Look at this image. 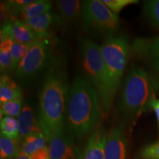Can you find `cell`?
Instances as JSON below:
<instances>
[{"label": "cell", "instance_id": "6da1fadb", "mask_svg": "<svg viewBox=\"0 0 159 159\" xmlns=\"http://www.w3.org/2000/svg\"><path fill=\"white\" fill-rule=\"evenodd\" d=\"M66 75L56 61L51 65L39 97V122L47 139L63 134L69 97Z\"/></svg>", "mask_w": 159, "mask_h": 159}, {"label": "cell", "instance_id": "7a4b0ae2", "mask_svg": "<svg viewBox=\"0 0 159 159\" xmlns=\"http://www.w3.org/2000/svg\"><path fill=\"white\" fill-rule=\"evenodd\" d=\"M98 92L88 80L77 77L69 90L66 120L69 130L81 138L94 130L102 114Z\"/></svg>", "mask_w": 159, "mask_h": 159}, {"label": "cell", "instance_id": "3957f363", "mask_svg": "<svg viewBox=\"0 0 159 159\" xmlns=\"http://www.w3.org/2000/svg\"><path fill=\"white\" fill-rule=\"evenodd\" d=\"M154 85L148 73L141 67L131 69L123 83L119 110L125 118L140 116L150 108L155 98Z\"/></svg>", "mask_w": 159, "mask_h": 159}, {"label": "cell", "instance_id": "277c9868", "mask_svg": "<svg viewBox=\"0 0 159 159\" xmlns=\"http://www.w3.org/2000/svg\"><path fill=\"white\" fill-rule=\"evenodd\" d=\"M81 55L83 69L88 76L89 81L98 92L104 111L108 112L113 101L109 92L101 47L91 40L83 39L81 42Z\"/></svg>", "mask_w": 159, "mask_h": 159}, {"label": "cell", "instance_id": "5b68a950", "mask_svg": "<svg viewBox=\"0 0 159 159\" xmlns=\"http://www.w3.org/2000/svg\"><path fill=\"white\" fill-rule=\"evenodd\" d=\"M100 47L106 69L109 92L114 101L128 63L130 47L127 39L121 35L108 37Z\"/></svg>", "mask_w": 159, "mask_h": 159}, {"label": "cell", "instance_id": "8992f818", "mask_svg": "<svg viewBox=\"0 0 159 159\" xmlns=\"http://www.w3.org/2000/svg\"><path fill=\"white\" fill-rule=\"evenodd\" d=\"M82 19L85 30L111 37L119 27L118 16L105 5L102 0L83 2Z\"/></svg>", "mask_w": 159, "mask_h": 159}, {"label": "cell", "instance_id": "52a82bcc", "mask_svg": "<svg viewBox=\"0 0 159 159\" xmlns=\"http://www.w3.org/2000/svg\"><path fill=\"white\" fill-rule=\"evenodd\" d=\"M50 59L49 43L44 39H39L32 43L27 54L16 69L20 79H30L39 74L48 64Z\"/></svg>", "mask_w": 159, "mask_h": 159}, {"label": "cell", "instance_id": "ba28073f", "mask_svg": "<svg viewBox=\"0 0 159 159\" xmlns=\"http://www.w3.org/2000/svg\"><path fill=\"white\" fill-rule=\"evenodd\" d=\"M105 159H128V140L122 125L112 128L107 135Z\"/></svg>", "mask_w": 159, "mask_h": 159}, {"label": "cell", "instance_id": "9c48e42d", "mask_svg": "<svg viewBox=\"0 0 159 159\" xmlns=\"http://www.w3.org/2000/svg\"><path fill=\"white\" fill-rule=\"evenodd\" d=\"M47 141L51 159H78L79 151L71 136L63 133L51 137Z\"/></svg>", "mask_w": 159, "mask_h": 159}, {"label": "cell", "instance_id": "30bf717a", "mask_svg": "<svg viewBox=\"0 0 159 159\" xmlns=\"http://www.w3.org/2000/svg\"><path fill=\"white\" fill-rule=\"evenodd\" d=\"M5 5L10 16H11V19H16L24 22L39 15L50 12L52 7L50 2L46 0H35L33 2L21 7H11L7 2Z\"/></svg>", "mask_w": 159, "mask_h": 159}, {"label": "cell", "instance_id": "8fae6325", "mask_svg": "<svg viewBox=\"0 0 159 159\" xmlns=\"http://www.w3.org/2000/svg\"><path fill=\"white\" fill-rule=\"evenodd\" d=\"M1 32L9 35L16 42L31 44L39 40L33 30L24 21L10 19L2 25Z\"/></svg>", "mask_w": 159, "mask_h": 159}, {"label": "cell", "instance_id": "7c38bea8", "mask_svg": "<svg viewBox=\"0 0 159 159\" xmlns=\"http://www.w3.org/2000/svg\"><path fill=\"white\" fill-rule=\"evenodd\" d=\"M107 135L102 127L94 130L78 159H105Z\"/></svg>", "mask_w": 159, "mask_h": 159}, {"label": "cell", "instance_id": "4fadbf2b", "mask_svg": "<svg viewBox=\"0 0 159 159\" xmlns=\"http://www.w3.org/2000/svg\"><path fill=\"white\" fill-rule=\"evenodd\" d=\"M134 49L139 55L148 60L152 68L159 71V36L151 39H137Z\"/></svg>", "mask_w": 159, "mask_h": 159}, {"label": "cell", "instance_id": "5bb4252c", "mask_svg": "<svg viewBox=\"0 0 159 159\" xmlns=\"http://www.w3.org/2000/svg\"><path fill=\"white\" fill-rule=\"evenodd\" d=\"M17 120L19 126V141H22L32 134L42 132L39 120L35 116L33 109L29 105H24L22 110L17 117Z\"/></svg>", "mask_w": 159, "mask_h": 159}, {"label": "cell", "instance_id": "9a60e30c", "mask_svg": "<svg viewBox=\"0 0 159 159\" xmlns=\"http://www.w3.org/2000/svg\"><path fill=\"white\" fill-rule=\"evenodd\" d=\"M59 19L60 18L57 14L48 12L30 19L26 21V24L33 30L38 39H43L49 35V30L53 23Z\"/></svg>", "mask_w": 159, "mask_h": 159}, {"label": "cell", "instance_id": "2e32d148", "mask_svg": "<svg viewBox=\"0 0 159 159\" xmlns=\"http://www.w3.org/2000/svg\"><path fill=\"white\" fill-rule=\"evenodd\" d=\"M60 15L66 21H74L82 16L83 2L78 0H60L56 2Z\"/></svg>", "mask_w": 159, "mask_h": 159}, {"label": "cell", "instance_id": "e0dca14e", "mask_svg": "<svg viewBox=\"0 0 159 159\" xmlns=\"http://www.w3.org/2000/svg\"><path fill=\"white\" fill-rule=\"evenodd\" d=\"M22 91L7 75H2L0 80V101L2 102L21 99Z\"/></svg>", "mask_w": 159, "mask_h": 159}, {"label": "cell", "instance_id": "ac0fdd59", "mask_svg": "<svg viewBox=\"0 0 159 159\" xmlns=\"http://www.w3.org/2000/svg\"><path fill=\"white\" fill-rule=\"evenodd\" d=\"M13 40L7 33L1 32L0 39V69L2 75L11 71V50Z\"/></svg>", "mask_w": 159, "mask_h": 159}, {"label": "cell", "instance_id": "d6986e66", "mask_svg": "<svg viewBox=\"0 0 159 159\" xmlns=\"http://www.w3.org/2000/svg\"><path fill=\"white\" fill-rule=\"evenodd\" d=\"M47 142V138L43 132L34 133L21 141V150L26 154L31 156L35 151L45 148Z\"/></svg>", "mask_w": 159, "mask_h": 159}, {"label": "cell", "instance_id": "ffe728a7", "mask_svg": "<svg viewBox=\"0 0 159 159\" xmlns=\"http://www.w3.org/2000/svg\"><path fill=\"white\" fill-rule=\"evenodd\" d=\"M19 140H13L1 136L0 138V158L14 159L21 150Z\"/></svg>", "mask_w": 159, "mask_h": 159}, {"label": "cell", "instance_id": "44dd1931", "mask_svg": "<svg viewBox=\"0 0 159 159\" xmlns=\"http://www.w3.org/2000/svg\"><path fill=\"white\" fill-rule=\"evenodd\" d=\"M0 129H1V136L13 140H19L20 132L19 122L14 117H2Z\"/></svg>", "mask_w": 159, "mask_h": 159}, {"label": "cell", "instance_id": "7402d4cb", "mask_svg": "<svg viewBox=\"0 0 159 159\" xmlns=\"http://www.w3.org/2000/svg\"><path fill=\"white\" fill-rule=\"evenodd\" d=\"M32 44V43H31ZM31 44H26L13 41L11 50V71L17 69L20 62L27 54Z\"/></svg>", "mask_w": 159, "mask_h": 159}, {"label": "cell", "instance_id": "603a6c76", "mask_svg": "<svg viewBox=\"0 0 159 159\" xmlns=\"http://www.w3.org/2000/svg\"><path fill=\"white\" fill-rule=\"evenodd\" d=\"M22 99L2 102L0 105L1 116L18 117L23 108Z\"/></svg>", "mask_w": 159, "mask_h": 159}, {"label": "cell", "instance_id": "cb8c5ba5", "mask_svg": "<svg viewBox=\"0 0 159 159\" xmlns=\"http://www.w3.org/2000/svg\"><path fill=\"white\" fill-rule=\"evenodd\" d=\"M144 14L159 28V0H150L144 2Z\"/></svg>", "mask_w": 159, "mask_h": 159}, {"label": "cell", "instance_id": "d4e9b609", "mask_svg": "<svg viewBox=\"0 0 159 159\" xmlns=\"http://www.w3.org/2000/svg\"><path fill=\"white\" fill-rule=\"evenodd\" d=\"M102 2L117 16L125 7L139 2L138 0H102Z\"/></svg>", "mask_w": 159, "mask_h": 159}, {"label": "cell", "instance_id": "484cf974", "mask_svg": "<svg viewBox=\"0 0 159 159\" xmlns=\"http://www.w3.org/2000/svg\"><path fill=\"white\" fill-rule=\"evenodd\" d=\"M140 156L142 159H159V140L144 147L141 150Z\"/></svg>", "mask_w": 159, "mask_h": 159}, {"label": "cell", "instance_id": "4316f807", "mask_svg": "<svg viewBox=\"0 0 159 159\" xmlns=\"http://www.w3.org/2000/svg\"><path fill=\"white\" fill-rule=\"evenodd\" d=\"M50 158L49 156V148L47 147L43 148L40 150L35 151L34 153L30 156V159H49Z\"/></svg>", "mask_w": 159, "mask_h": 159}, {"label": "cell", "instance_id": "83f0119b", "mask_svg": "<svg viewBox=\"0 0 159 159\" xmlns=\"http://www.w3.org/2000/svg\"><path fill=\"white\" fill-rule=\"evenodd\" d=\"M150 108L154 111L155 114H156L157 122H158V134H159V99L156 98L154 99L152 101L150 105Z\"/></svg>", "mask_w": 159, "mask_h": 159}, {"label": "cell", "instance_id": "f1b7e54d", "mask_svg": "<svg viewBox=\"0 0 159 159\" xmlns=\"http://www.w3.org/2000/svg\"><path fill=\"white\" fill-rule=\"evenodd\" d=\"M14 159H30V156L26 154L22 150H20V152L18 154V156Z\"/></svg>", "mask_w": 159, "mask_h": 159}, {"label": "cell", "instance_id": "f546056e", "mask_svg": "<svg viewBox=\"0 0 159 159\" xmlns=\"http://www.w3.org/2000/svg\"><path fill=\"white\" fill-rule=\"evenodd\" d=\"M152 83H153L154 89L159 91V75H158V77H157L156 78L152 80Z\"/></svg>", "mask_w": 159, "mask_h": 159}, {"label": "cell", "instance_id": "4dcf8cb0", "mask_svg": "<svg viewBox=\"0 0 159 159\" xmlns=\"http://www.w3.org/2000/svg\"><path fill=\"white\" fill-rule=\"evenodd\" d=\"M49 159H51V158H49Z\"/></svg>", "mask_w": 159, "mask_h": 159}]
</instances>
